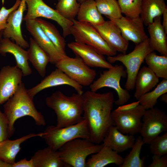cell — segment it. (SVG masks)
<instances>
[{
    "instance_id": "1",
    "label": "cell",
    "mask_w": 167,
    "mask_h": 167,
    "mask_svg": "<svg viewBox=\"0 0 167 167\" xmlns=\"http://www.w3.org/2000/svg\"><path fill=\"white\" fill-rule=\"evenodd\" d=\"M83 96V117L87 122L89 139L95 144H101L110 128L115 126L111 115L115 101L113 94L90 90L84 92Z\"/></svg>"
},
{
    "instance_id": "2",
    "label": "cell",
    "mask_w": 167,
    "mask_h": 167,
    "mask_svg": "<svg viewBox=\"0 0 167 167\" xmlns=\"http://www.w3.org/2000/svg\"><path fill=\"white\" fill-rule=\"evenodd\" d=\"M33 100L22 82L15 93L4 103V113L8 121L9 138L14 133L15 122L20 118L29 116L33 118L36 125H46L43 116L37 110Z\"/></svg>"
},
{
    "instance_id": "3",
    "label": "cell",
    "mask_w": 167,
    "mask_h": 167,
    "mask_svg": "<svg viewBox=\"0 0 167 167\" xmlns=\"http://www.w3.org/2000/svg\"><path fill=\"white\" fill-rule=\"evenodd\" d=\"M45 103L56 114L57 127L75 124L83 118V94L77 93L68 96L61 91H57L46 98Z\"/></svg>"
},
{
    "instance_id": "4",
    "label": "cell",
    "mask_w": 167,
    "mask_h": 167,
    "mask_svg": "<svg viewBox=\"0 0 167 167\" xmlns=\"http://www.w3.org/2000/svg\"><path fill=\"white\" fill-rule=\"evenodd\" d=\"M153 51L154 50L151 46L148 38L136 44L133 50L128 54L121 53L108 56L107 60L110 63L120 62L126 67L127 78L125 89L130 91L135 88V78L140 66L147 55Z\"/></svg>"
},
{
    "instance_id": "5",
    "label": "cell",
    "mask_w": 167,
    "mask_h": 167,
    "mask_svg": "<svg viewBox=\"0 0 167 167\" xmlns=\"http://www.w3.org/2000/svg\"><path fill=\"white\" fill-rule=\"evenodd\" d=\"M103 146L102 144H95L89 139L79 138L66 143L58 151L67 166L85 167L87 157L98 152Z\"/></svg>"
},
{
    "instance_id": "6",
    "label": "cell",
    "mask_w": 167,
    "mask_h": 167,
    "mask_svg": "<svg viewBox=\"0 0 167 167\" xmlns=\"http://www.w3.org/2000/svg\"><path fill=\"white\" fill-rule=\"evenodd\" d=\"M41 137L48 146L58 151L63 145L75 139H89L90 134L87 122L83 118L77 123L63 127L49 126L43 132Z\"/></svg>"
},
{
    "instance_id": "7",
    "label": "cell",
    "mask_w": 167,
    "mask_h": 167,
    "mask_svg": "<svg viewBox=\"0 0 167 167\" xmlns=\"http://www.w3.org/2000/svg\"><path fill=\"white\" fill-rule=\"evenodd\" d=\"M71 29V34L75 41L88 45L103 55L113 56L117 52L113 49L102 38L92 24L75 19Z\"/></svg>"
},
{
    "instance_id": "8",
    "label": "cell",
    "mask_w": 167,
    "mask_h": 167,
    "mask_svg": "<svg viewBox=\"0 0 167 167\" xmlns=\"http://www.w3.org/2000/svg\"><path fill=\"white\" fill-rule=\"evenodd\" d=\"M107 69L101 73L100 77L89 86L91 91L96 92L104 87L113 88L117 92L118 97L114 103L118 105H122L131 97L129 91L122 88L120 84L121 78L126 77V71L121 65H116Z\"/></svg>"
},
{
    "instance_id": "9",
    "label": "cell",
    "mask_w": 167,
    "mask_h": 167,
    "mask_svg": "<svg viewBox=\"0 0 167 167\" xmlns=\"http://www.w3.org/2000/svg\"><path fill=\"white\" fill-rule=\"evenodd\" d=\"M55 65L82 86H89L94 81L96 74L94 70L91 68L77 56L73 58L67 55Z\"/></svg>"
},
{
    "instance_id": "10",
    "label": "cell",
    "mask_w": 167,
    "mask_h": 167,
    "mask_svg": "<svg viewBox=\"0 0 167 167\" xmlns=\"http://www.w3.org/2000/svg\"><path fill=\"white\" fill-rule=\"evenodd\" d=\"M145 110L139 104L127 109H115L111 114L115 126L123 134H137L140 130L141 120Z\"/></svg>"
},
{
    "instance_id": "11",
    "label": "cell",
    "mask_w": 167,
    "mask_h": 167,
    "mask_svg": "<svg viewBox=\"0 0 167 167\" xmlns=\"http://www.w3.org/2000/svg\"><path fill=\"white\" fill-rule=\"evenodd\" d=\"M139 132L144 144H149L161 133L167 131V115L157 107L145 110Z\"/></svg>"
},
{
    "instance_id": "12",
    "label": "cell",
    "mask_w": 167,
    "mask_h": 167,
    "mask_svg": "<svg viewBox=\"0 0 167 167\" xmlns=\"http://www.w3.org/2000/svg\"><path fill=\"white\" fill-rule=\"evenodd\" d=\"M27 11L23 18L25 21L43 17L56 22L62 28L63 35L65 37L71 34V29L73 24L72 21L60 15L56 10L47 5L43 0H26Z\"/></svg>"
},
{
    "instance_id": "13",
    "label": "cell",
    "mask_w": 167,
    "mask_h": 167,
    "mask_svg": "<svg viewBox=\"0 0 167 167\" xmlns=\"http://www.w3.org/2000/svg\"><path fill=\"white\" fill-rule=\"evenodd\" d=\"M26 6V0H21L18 7L9 15L6 27L2 33L4 38H11L24 49L29 47V44L23 36L21 28L24 13L27 10Z\"/></svg>"
},
{
    "instance_id": "14",
    "label": "cell",
    "mask_w": 167,
    "mask_h": 167,
    "mask_svg": "<svg viewBox=\"0 0 167 167\" xmlns=\"http://www.w3.org/2000/svg\"><path fill=\"white\" fill-rule=\"evenodd\" d=\"M21 70L16 66L3 67L0 71V105L4 103L16 92L22 82Z\"/></svg>"
},
{
    "instance_id": "15",
    "label": "cell",
    "mask_w": 167,
    "mask_h": 167,
    "mask_svg": "<svg viewBox=\"0 0 167 167\" xmlns=\"http://www.w3.org/2000/svg\"><path fill=\"white\" fill-rule=\"evenodd\" d=\"M118 27L123 37L137 44L144 41L148 37L144 30V23L139 16L130 18L123 16L119 19H110Z\"/></svg>"
},
{
    "instance_id": "16",
    "label": "cell",
    "mask_w": 167,
    "mask_h": 167,
    "mask_svg": "<svg viewBox=\"0 0 167 167\" xmlns=\"http://www.w3.org/2000/svg\"><path fill=\"white\" fill-rule=\"evenodd\" d=\"M62 85H67L72 87L78 93L82 94L84 93L82 86L57 68L39 83L28 89V92L30 97L33 99L36 95L43 90Z\"/></svg>"
},
{
    "instance_id": "17",
    "label": "cell",
    "mask_w": 167,
    "mask_h": 167,
    "mask_svg": "<svg viewBox=\"0 0 167 167\" xmlns=\"http://www.w3.org/2000/svg\"><path fill=\"white\" fill-rule=\"evenodd\" d=\"M25 22L26 28L33 38L49 55L51 64H55L67 55L59 52L43 31L35 19Z\"/></svg>"
},
{
    "instance_id": "18",
    "label": "cell",
    "mask_w": 167,
    "mask_h": 167,
    "mask_svg": "<svg viewBox=\"0 0 167 167\" xmlns=\"http://www.w3.org/2000/svg\"><path fill=\"white\" fill-rule=\"evenodd\" d=\"M93 25L113 49L122 54H126L129 41L123 37L120 30L113 22L109 19L100 25Z\"/></svg>"
},
{
    "instance_id": "19",
    "label": "cell",
    "mask_w": 167,
    "mask_h": 167,
    "mask_svg": "<svg viewBox=\"0 0 167 167\" xmlns=\"http://www.w3.org/2000/svg\"><path fill=\"white\" fill-rule=\"evenodd\" d=\"M67 46L90 67L109 69L113 66L106 60L103 55L88 45L74 41L68 43Z\"/></svg>"
},
{
    "instance_id": "20",
    "label": "cell",
    "mask_w": 167,
    "mask_h": 167,
    "mask_svg": "<svg viewBox=\"0 0 167 167\" xmlns=\"http://www.w3.org/2000/svg\"><path fill=\"white\" fill-rule=\"evenodd\" d=\"M7 53L13 55L16 66L21 70L23 76L31 74L32 70L28 62L27 51L10 39L3 38L0 42V54L5 56Z\"/></svg>"
},
{
    "instance_id": "21",
    "label": "cell",
    "mask_w": 167,
    "mask_h": 167,
    "mask_svg": "<svg viewBox=\"0 0 167 167\" xmlns=\"http://www.w3.org/2000/svg\"><path fill=\"white\" fill-rule=\"evenodd\" d=\"M135 139L133 135H125L119 131L114 126L110 128L102 144L119 153L131 148Z\"/></svg>"
},
{
    "instance_id": "22",
    "label": "cell",
    "mask_w": 167,
    "mask_h": 167,
    "mask_svg": "<svg viewBox=\"0 0 167 167\" xmlns=\"http://www.w3.org/2000/svg\"><path fill=\"white\" fill-rule=\"evenodd\" d=\"M161 16L154 18L153 22L148 25V30L149 35L150 44L153 49L161 55L167 56L166 34L161 23Z\"/></svg>"
},
{
    "instance_id": "23",
    "label": "cell",
    "mask_w": 167,
    "mask_h": 167,
    "mask_svg": "<svg viewBox=\"0 0 167 167\" xmlns=\"http://www.w3.org/2000/svg\"><path fill=\"white\" fill-rule=\"evenodd\" d=\"M43 132L38 134L30 133L18 139L11 140L8 139L0 143V159L12 165L15 162L16 157L19 152L20 144L33 137H41Z\"/></svg>"
},
{
    "instance_id": "24",
    "label": "cell",
    "mask_w": 167,
    "mask_h": 167,
    "mask_svg": "<svg viewBox=\"0 0 167 167\" xmlns=\"http://www.w3.org/2000/svg\"><path fill=\"white\" fill-rule=\"evenodd\" d=\"M124 158L110 148L103 146L98 152L92 155L86 161V167H104L114 164L119 166Z\"/></svg>"
},
{
    "instance_id": "25",
    "label": "cell",
    "mask_w": 167,
    "mask_h": 167,
    "mask_svg": "<svg viewBox=\"0 0 167 167\" xmlns=\"http://www.w3.org/2000/svg\"><path fill=\"white\" fill-rule=\"evenodd\" d=\"M159 82V78L148 66H143L136 75L135 81L134 97L138 100L150 91Z\"/></svg>"
},
{
    "instance_id": "26",
    "label": "cell",
    "mask_w": 167,
    "mask_h": 167,
    "mask_svg": "<svg viewBox=\"0 0 167 167\" xmlns=\"http://www.w3.org/2000/svg\"><path fill=\"white\" fill-rule=\"evenodd\" d=\"M28 49L27 51L28 59L38 74L44 77L46 73V68L50 62V58L48 54L35 41L30 37Z\"/></svg>"
},
{
    "instance_id": "27",
    "label": "cell",
    "mask_w": 167,
    "mask_h": 167,
    "mask_svg": "<svg viewBox=\"0 0 167 167\" xmlns=\"http://www.w3.org/2000/svg\"><path fill=\"white\" fill-rule=\"evenodd\" d=\"M34 167H62L66 165L61 159L58 150L48 146L36 151L31 157Z\"/></svg>"
},
{
    "instance_id": "28",
    "label": "cell",
    "mask_w": 167,
    "mask_h": 167,
    "mask_svg": "<svg viewBox=\"0 0 167 167\" xmlns=\"http://www.w3.org/2000/svg\"><path fill=\"white\" fill-rule=\"evenodd\" d=\"M77 20L99 25L105 21L96 7L95 0H85L80 3L77 15Z\"/></svg>"
},
{
    "instance_id": "29",
    "label": "cell",
    "mask_w": 167,
    "mask_h": 167,
    "mask_svg": "<svg viewBox=\"0 0 167 167\" xmlns=\"http://www.w3.org/2000/svg\"><path fill=\"white\" fill-rule=\"evenodd\" d=\"M166 8L165 0H142L140 16L144 24L148 26L155 18L161 16Z\"/></svg>"
},
{
    "instance_id": "30",
    "label": "cell",
    "mask_w": 167,
    "mask_h": 167,
    "mask_svg": "<svg viewBox=\"0 0 167 167\" xmlns=\"http://www.w3.org/2000/svg\"><path fill=\"white\" fill-rule=\"evenodd\" d=\"M45 34L58 50L66 54V42L55 27L52 23L40 18L35 19Z\"/></svg>"
},
{
    "instance_id": "31",
    "label": "cell",
    "mask_w": 167,
    "mask_h": 167,
    "mask_svg": "<svg viewBox=\"0 0 167 167\" xmlns=\"http://www.w3.org/2000/svg\"><path fill=\"white\" fill-rule=\"evenodd\" d=\"M144 61L158 78L167 79V56L158 55L153 51L147 55Z\"/></svg>"
},
{
    "instance_id": "32",
    "label": "cell",
    "mask_w": 167,
    "mask_h": 167,
    "mask_svg": "<svg viewBox=\"0 0 167 167\" xmlns=\"http://www.w3.org/2000/svg\"><path fill=\"white\" fill-rule=\"evenodd\" d=\"M141 135L138 136L130 153L124 158L120 167H145V158L142 159L140 155L143 146L144 144Z\"/></svg>"
},
{
    "instance_id": "33",
    "label": "cell",
    "mask_w": 167,
    "mask_h": 167,
    "mask_svg": "<svg viewBox=\"0 0 167 167\" xmlns=\"http://www.w3.org/2000/svg\"><path fill=\"white\" fill-rule=\"evenodd\" d=\"M167 92V79H163L153 90L143 95L138 100L145 110L152 109L156 104L161 96Z\"/></svg>"
},
{
    "instance_id": "34",
    "label": "cell",
    "mask_w": 167,
    "mask_h": 167,
    "mask_svg": "<svg viewBox=\"0 0 167 167\" xmlns=\"http://www.w3.org/2000/svg\"><path fill=\"white\" fill-rule=\"evenodd\" d=\"M100 13L109 19H119L123 16L117 0H95Z\"/></svg>"
},
{
    "instance_id": "35",
    "label": "cell",
    "mask_w": 167,
    "mask_h": 167,
    "mask_svg": "<svg viewBox=\"0 0 167 167\" xmlns=\"http://www.w3.org/2000/svg\"><path fill=\"white\" fill-rule=\"evenodd\" d=\"M80 4L77 0H59L55 10L62 16L72 21L77 15Z\"/></svg>"
},
{
    "instance_id": "36",
    "label": "cell",
    "mask_w": 167,
    "mask_h": 167,
    "mask_svg": "<svg viewBox=\"0 0 167 167\" xmlns=\"http://www.w3.org/2000/svg\"><path fill=\"white\" fill-rule=\"evenodd\" d=\"M121 12L130 18L140 16L142 0H118Z\"/></svg>"
},
{
    "instance_id": "37",
    "label": "cell",
    "mask_w": 167,
    "mask_h": 167,
    "mask_svg": "<svg viewBox=\"0 0 167 167\" xmlns=\"http://www.w3.org/2000/svg\"><path fill=\"white\" fill-rule=\"evenodd\" d=\"M150 153L160 156L167 155V132L158 136L150 143Z\"/></svg>"
},
{
    "instance_id": "38",
    "label": "cell",
    "mask_w": 167,
    "mask_h": 167,
    "mask_svg": "<svg viewBox=\"0 0 167 167\" xmlns=\"http://www.w3.org/2000/svg\"><path fill=\"white\" fill-rule=\"evenodd\" d=\"M21 0H16L14 5L8 9L2 6L0 10V32L3 31L6 27L7 19L10 14L19 6Z\"/></svg>"
},
{
    "instance_id": "39",
    "label": "cell",
    "mask_w": 167,
    "mask_h": 167,
    "mask_svg": "<svg viewBox=\"0 0 167 167\" xmlns=\"http://www.w3.org/2000/svg\"><path fill=\"white\" fill-rule=\"evenodd\" d=\"M8 138V120L4 113L0 110V139L1 141Z\"/></svg>"
},
{
    "instance_id": "40",
    "label": "cell",
    "mask_w": 167,
    "mask_h": 167,
    "mask_svg": "<svg viewBox=\"0 0 167 167\" xmlns=\"http://www.w3.org/2000/svg\"><path fill=\"white\" fill-rule=\"evenodd\" d=\"M152 162L148 167H167V155L162 156L153 155Z\"/></svg>"
},
{
    "instance_id": "41",
    "label": "cell",
    "mask_w": 167,
    "mask_h": 167,
    "mask_svg": "<svg viewBox=\"0 0 167 167\" xmlns=\"http://www.w3.org/2000/svg\"><path fill=\"white\" fill-rule=\"evenodd\" d=\"M12 167H34L32 160H27L26 158L21 159L12 165Z\"/></svg>"
},
{
    "instance_id": "42",
    "label": "cell",
    "mask_w": 167,
    "mask_h": 167,
    "mask_svg": "<svg viewBox=\"0 0 167 167\" xmlns=\"http://www.w3.org/2000/svg\"><path fill=\"white\" fill-rule=\"evenodd\" d=\"M162 15L163 17L162 26L166 33L167 34V8L165 9Z\"/></svg>"
},
{
    "instance_id": "43",
    "label": "cell",
    "mask_w": 167,
    "mask_h": 167,
    "mask_svg": "<svg viewBox=\"0 0 167 167\" xmlns=\"http://www.w3.org/2000/svg\"><path fill=\"white\" fill-rule=\"evenodd\" d=\"M0 167H12V165L0 159Z\"/></svg>"
},
{
    "instance_id": "44",
    "label": "cell",
    "mask_w": 167,
    "mask_h": 167,
    "mask_svg": "<svg viewBox=\"0 0 167 167\" xmlns=\"http://www.w3.org/2000/svg\"><path fill=\"white\" fill-rule=\"evenodd\" d=\"M160 100L165 103H167V94L165 93L161 96L160 97Z\"/></svg>"
},
{
    "instance_id": "45",
    "label": "cell",
    "mask_w": 167,
    "mask_h": 167,
    "mask_svg": "<svg viewBox=\"0 0 167 167\" xmlns=\"http://www.w3.org/2000/svg\"><path fill=\"white\" fill-rule=\"evenodd\" d=\"M3 31L0 32V43L1 41L2 38V36Z\"/></svg>"
},
{
    "instance_id": "46",
    "label": "cell",
    "mask_w": 167,
    "mask_h": 167,
    "mask_svg": "<svg viewBox=\"0 0 167 167\" xmlns=\"http://www.w3.org/2000/svg\"><path fill=\"white\" fill-rule=\"evenodd\" d=\"M85 0H77L78 2L79 3H81L83 2H84Z\"/></svg>"
},
{
    "instance_id": "47",
    "label": "cell",
    "mask_w": 167,
    "mask_h": 167,
    "mask_svg": "<svg viewBox=\"0 0 167 167\" xmlns=\"http://www.w3.org/2000/svg\"><path fill=\"white\" fill-rule=\"evenodd\" d=\"M1 142V140L0 139V143Z\"/></svg>"
},
{
    "instance_id": "48",
    "label": "cell",
    "mask_w": 167,
    "mask_h": 167,
    "mask_svg": "<svg viewBox=\"0 0 167 167\" xmlns=\"http://www.w3.org/2000/svg\"><path fill=\"white\" fill-rule=\"evenodd\" d=\"M59 0H58V1H59Z\"/></svg>"
}]
</instances>
